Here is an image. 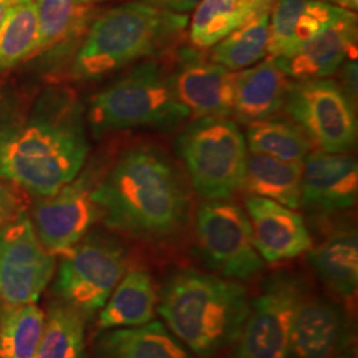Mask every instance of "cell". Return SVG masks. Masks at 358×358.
Instances as JSON below:
<instances>
[{"instance_id":"cell-1","label":"cell","mask_w":358,"mask_h":358,"mask_svg":"<svg viewBox=\"0 0 358 358\" xmlns=\"http://www.w3.org/2000/svg\"><path fill=\"white\" fill-rule=\"evenodd\" d=\"M85 121L84 105L65 85L0 99V179L38 198L60 190L85 164Z\"/></svg>"},{"instance_id":"cell-2","label":"cell","mask_w":358,"mask_h":358,"mask_svg":"<svg viewBox=\"0 0 358 358\" xmlns=\"http://www.w3.org/2000/svg\"><path fill=\"white\" fill-rule=\"evenodd\" d=\"M92 198L106 227L148 243L177 238L192 215L189 179L154 143L120 152L103 178L94 182Z\"/></svg>"},{"instance_id":"cell-3","label":"cell","mask_w":358,"mask_h":358,"mask_svg":"<svg viewBox=\"0 0 358 358\" xmlns=\"http://www.w3.org/2000/svg\"><path fill=\"white\" fill-rule=\"evenodd\" d=\"M250 308L244 285L195 269L171 275L157 303L169 329L201 358H214L235 344Z\"/></svg>"},{"instance_id":"cell-4","label":"cell","mask_w":358,"mask_h":358,"mask_svg":"<svg viewBox=\"0 0 358 358\" xmlns=\"http://www.w3.org/2000/svg\"><path fill=\"white\" fill-rule=\"evenodd\" d=\"M187 24V15L165 11L141 0L112 7L92 19L71 66L72 77L96 80L170 53Z\"/></svg>"},{"instance_id":"cell-5","label":"cell","mask_w":358,"mask_h":358,"mask_svg":"<svg viewBox=\"0 0 358 358\" xmlns=\"http://www.w3.org/2000/svg\"><path fill=\"white\" fill-rule=\"evenodd\" d=\"M190 117L179 101L171 69L142 62L90 99L87 121L94 137L128 129H171Z\"/></svg>"},{"instance_id":"cell-6","label":"cell","mask_w":358,"mask_h":358,"mask_svg":"<svg viewBox=\"0 0 358 358\" xmlns=\"http://www.w3.org/2000/svg\"><path fill=\"white\" fill-rule=\"evenodd\" d=\"M177 152L189 183L205 199H231L243 189L248 149L227 117H199L180 133Z\"/></svg>"},{"instance_id":"cell-7","label":"cell","mask_w":358,"mask_h":358,"mask_svg":"<svg viewBox=\"0 0 358 358\" xmlns=\"http://www.w3.org/2000/svg\"><path fill=\"white\" fill-rule=\"evenodd\" d=\"M127 268V251L115 238L87 234L62 254L52 292L56 300L90 319L105 306Z\"/></svg>"},{"instance_id":"cell-8","label":"cell","mask_w":358,"mask_h":358,"mask_svg":"<svg viewBox=\"0 0 358 358\" xmlns=\"http://www.w3.org/2000/svg\"><path fill=\"white\" fill-rule=\"evenodd\" d=\"M282 109L319 150L349 153L356 146V105L337 81L310 78L288 83Z\"/></svg>"},{"instance_id":"cell-9","label":"cell","mask_w":358,"mask_h":358,"mask_svg":"<svg viewBox=\"0 0 358 358\" xmlns=\"http://www.w3.org/2000/svg\"><path fill=\"white\" fill-rule=\"evenodd\" d=\"M196 243L206 264L230 280H250L264 267L248 215L229 199H206L195 211Z\"/></svg>"},{"instance_id":"cell-10","label":"cell","mask_w":358,"mask_h":358,"mask_svg":"<svg viewBox=\"0 0 358 358\" xmlns=\"http://www.w3.org/2000/svg\"><path fill=\"white\" fill-rule=\"evenodd\" d=\"M304 297V282L297 275L280 271L269 276L251 301L231 358H291L292 322Z\"/></svg>"},{"instance_id":"cell-11","label":"cell","mask_w":358,"mask_h":358,"mask_svg":"<svg viewBox=\"0 0 358 358\" xmlns=\"http://www.w3.org/2000/svg\"><path fill=\"white\" fill-rule=\"evenodd\" d=\"M55 271L56 257L40 243L27 211L0 229V308L36 303Z\"/></svg>"},{"instance_id":"cell-12","label":"cell","mask_w":358,"mask_h":358,"mask_svg":"<svg viewBox=\"0 0 358 358\" xmlns=\"http://www.w3.org/2000/svg\"><path fill=\"white\" fill-rule=\"evenodd\" d=\"M93 186L90 176L83 174L51 195L38 196L32 205L28 215L34 230L53 255H62L78 243L100 217L92 198Z\"/></svg>"},{"instance_id":"cell-13","label":"cell","mask_w":358,"mask_h":358,"mask_svg":"<svg viewBox=\"0 0 358 358\" xmlns=\"http://www.w3.org/2000/svg\"><path fill=\"white\" fill-rule=\"evenodd\" d=\"M171 68L179 101L190 115L229 117L234 112L236 72L205 57L198 48L185 47Z\"/></svg>"},{"instance_id":"cell-14","label":"cell","mask_w":358,"mask_h":358,"mask_svg":"<svg viewBox=\"0 0 358 358\" xmlns=\"http://www.w3.org/2000/svg\"><path fill=\"white\" fill-rule=\"evenodd\" d=\"M357 195V162L350 154H308L303 162L300 206L319 215L333 214L352 208Z\"/></svg>"},{"instance_id":"cell-15","label":"cell","mask_w":358,"mask_h":358,"mask_svg":"<svg viewBox=\"0 0 358 358\" xmlns=\"http://www.w3.org/2000/svg\"><path fill=\"white\" fill-rule=\"evenodd\" d=\"M357 15L338 8L332 20L294 56L275 59L294 80L325 78L349 59H357Z\"/></svg>"},{"instance_id":"cell-16","label":"cell","mask_w":358,"mask_h":358,"mask_svg":"<svg viewBox=\"0 0 358 358\" xmlns=\"http://www.w3.org/2000/svg\"><path fill=\"white\" fill-rule=\"evenodd\" d=\"M245 207L254 244L264 262L279 263L310 250L307 224L292 208L255 195L247 196Z\"/></svg>"},{"instance_id":"cell-17","label":"cell","mask_w":358,"mask_h":358,"mask_svg":"<svg viewBox=\"0 0 358 358\" xmlns=\"http://www.w3.org/2000/svg\"><path fill=\"white\" fill-rule=\"evenodd\" d=\"M350 341L344 309L325 297H304L294 313L291 358H332Z\"/></svg>"},{"instance_id":"cell-18","label":"cell","mask_w":358,"mask_h":358,"mask_svg":"<svg viewBox=\"0 0 358 358\" xmlns=\"http://www.w3.org/2000/svg\"><path fill=\"white\" fill-rule=\"evenodd\" d=\"M337 11V7L321 0H276L269 15V56H294Z\"/></svg>"},{"instance_id":"cell-19","label":"cell","mask_w":358,"mask_h":358,"mask_svg":"<svg viewBox=\"0 0 358 358\" xmlns=\"http://www.w3.org/2000/svg\"><path fill=\"white\" fill-rule=\"evenodd\" d=\"M288 83V76L271 56L236 72L232 115L248 125L275 117L284 108Z\"/></svg>"},{"instance_id":"cell-20","label":"cell","mask_w":358,"mask_h":358,"mask_svg":"<svg viewBox=\"0 0 358 358\" xmlns=\"http://www.w3.org/2000/svg\"><path fill=\"white\" fill-rule=\"evenodd\" d=\"M94 352L97 358H194L187 346L159 321L103 331L96 340Z\"/></svg>"},{"instance_id":"cell-21","label":"cell","mask_w":358,"mask_h":358,"mask_svg":"<svg viewBox=\"0 0 358 358\" xmlns=\"http://www.w3.org/2000/svg\"><path fill=\"white\" fill-rule=\"evenodd\" d=\"M158 297L153 279L141 268L125 272L99 313L101 331L136 328L153 321Z\"/></svg>"},{"instance_id":"cell-22","label":"cell","mask_w":358,"mask_h":358,"mask_svg":"<svg viewBox=\"0 0 358 358\" xmlns=\"http://www.w3.org/2000/svg\"><path fill=\"white\" fill-rule=\"evenodd\" d=\"M308 262L333 294L350 299L358 282V239L353 229H338L308 251Z\"/></svg>"},{"instance_id":"cell-23","label":"cell","mask_w":358,"mask_h":358,"mask_svg":"<svg viewBox=\"0 0 358 358\" xmlns=\"http://www.w3.org/2000/svg\"><path fill=\"white\" fill-rule=\"evenodd\" d=\"M276 0H201L190 26V41L198 50L210 48L262 13H271Z\"/></svg>"},{"instance_id":"cell-24","label":"cell","mask_w":358,"mask_h":358,"mask_svg":"<svg viewBox=\"0 0 358 358\" xmlns=\"http://www.w3.org/2000/svg\"><path fill=\"white\" fill-rule=\"evenodd\" d=\"M303 164L282 161L264 154H248L243 189L292 210L300 207Z\"/></svg>"},{"instance_id":"cell-25","label":"cell","mask_w":358,"mask_h":358,"mask_svg":"<svg viewBox=\"0 0 358 358\" xmlns=\"http://www.w3.org/2000/svg\"><path fill=\"white\" fill-rule=\"evenodd\" d=\"M38 11L36 53L71 47L81 41L94 17L92 6L77 0H34Z\"/></svg>"},{"instance_id":"cell-26","label":"cell","mask_w":358,"mask_h":358,"mask_svg":"<svg viewBox=\"0 0 358 358\" xmlns=\"http://www.w3.org/2000/svg\"><path fill=\"white\" fill-rule=\"evenodd\" d=\"M245 142L251 153L300 164L313 148L307 134L296 122L276 117L250 124Z\"/></svg>"},{"instance_id":"cell-27","label":"cell","mask_w":358,"mask_h":358,"mask_svg":"<svg viewBox=\"0 0 358 358\" xmlns=\"http://www.w3.org/2000/svg\"><path fill=\"white\" fill-rule=\"evenodd\" d=\"M85 317L60 300H53L45 313L35 358H83Z\"/></svg>"},{"instance_id":"cell-28","label":"cell","mask_w":358,"mask_h":358,"mask_svg":"<svg viewBox=\"0 0 358 358\" xmlns=\"http://www.w3.org/2000/svg\"><path fill=\"white\" fill-rule=\"evenodd\" d=\"M269 15L271 13L256 16L217 41L208 59L235 72L259 63L268 53Z\"/></svg>"},{"instance_id":"cell-29","label":"cell","mask_w":358,"mask_h":358,"mask_svg":"<svg viewBox=\"0 0 358 358\" xmlns=\"http://www.w3.org/2000/svg\"><path fill=\"white\" fill-rule=\"evenodd\" d=\"M38 11L34 0H19L0 24V71H7L36 53Z\"/></svg>"},{"instance_id":"cell-30","label":"cell","mask_w":358,"mask_h":358,"mask_svg":"<svg viewBox=\"0 0 358 358\" xmlns=\"http://www.w3.org/2000/svg\"><path fill=\"white\" fill-rule=\"evenodd\" d=\"M44 320L36 303L0 308V358H35Z\"/></svg>"},{"instance_id":"cell-31","label":"cell","mask_w":358,"mask_h":358,"mask_svg":"<svg viewBox=\"0 0 358 358\" xmlns=\"http://www.w3.org/2000/svg\"><path fill=\"white\" fill-rule=\"evenodd\" d=\"M23 211H26V199L22 189L0 179V229Z\"/></svg>"},{"instance_id":"cell-32","label":"cell","mask_w":358,"mask_h":358,"mask_svg":"<svg viewBox=\"0 0 358 358\" xmlns=\"http://www.w3.org/2000/svg\"><path fill=\"white\" fill-rule=\"evenodd\" d=\"M357 59H349L344 64L340 66V81L338 85L345 92L346 96L350 101L357 105Z\"/></svg>"},{"instance_id":"cell-33","label":"cell","mask_w":358,"mask_h":358,"mask_svg":"<svg viewBox=\"0 0 358 358\" xmlns=\"http://www.w3.org/2000/svg\"><path fill=\"white\" fill-rule=\"evenodd\" d=\"M141 1L157 8L176 13H190L201 3V0H141Z\"/></svg>"},{"instance_id":"cell-34","label":"cell","mask_w":358,"mask_h":358,"mask_svg":"<svg viewBox=\"0 0 358 358\" xmlns=\"http://www.w3.org/2000/svg\"><path fill=\"white\" fill-rule=\"evenodd\" d=\"M325 3L346 11H357L358 0H325Z\"/></svg>"},{"instance_id":"cell-35","label":"cell","mask_w":358,"mask_h":358,"mask_svg":"<svg viewBox=\"0 0 358 358\" xmlns=\"http://www.w3.org/2000/svg\"><path fill=\"white\" fill-rule=\"evenodd\" d=\"M17 1L19 0H0V24L4 20V17L7 16V13H10V10Z\"/></svg>"},{"instance_id":"cell-36","label":"cell","mask_w":358,"mask_h":358,"mask_svg":"<svg viewBox=\"0 0 358 358\" xmlns=\"http://www.w3.org/2000/svg\"><path fill=\"white\" fill-rule=\"evenodd\" d=\"M343 355L340 356V358H357L356 355V349H353L352 346H346L344 349V352H341Z\"/></svg>"},{"instance_id":"cell-37","label":"cell","mask_w":358,"mask_h":358,"mask_svg":"<svg viewBox=\"0 0 358 358\" xmlns=\"http://www.w3.org/2000/svg\"><path fill=\"white\" fill-rule=\"evenodd\" d=\"M78 3L84 4V6H96V4H100V3H105V1H109V0H77Z\"/></svg>"}]
</instances>
